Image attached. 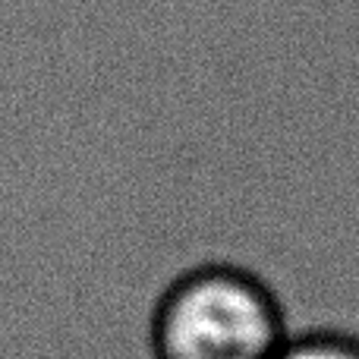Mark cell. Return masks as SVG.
Here are the masks:
<instances>
[{
	"instance_id": "6da1fadb",
	"label": "cell",
	"mask_w": 359,
	"mask_h": 359,
	"mask_svg": "<svg viewBox=\"0 0 359 359\" xmlns=\"http://www.w3.org/2000/svg\"><path fill=\"white\" fill-rule=\"evenodd\" d=\"M290 337L278 293L259 274L205 262L177 274L149 322L151 359H274Z\"/></svg>"
},
{
	"instance_id": "7a4b0ae2",
	"label": "cell",
	"mask_w": 359,
	"mask_h": 359,
	"mask_svg": "<svg viewBox=\"0 0 359 359\" xmlns=\"http://www.w3.org/2000/svg\"><path fill=\"white\" fill-rule=\"evenodd\" d=\"M274 359H359V337L337 328L299 331L284 341Z\"/></svg>"
}]
</instances>
